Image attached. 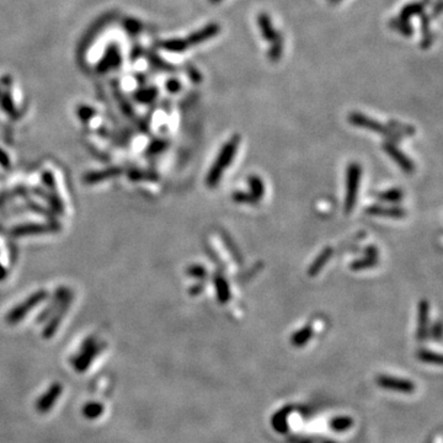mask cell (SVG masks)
Instances as JSON below:
<instances>
[{
  "instance_id": "6da1fadb",
  "label": "cell",
  "mask_w": 443,
  "mask_h": 443,
  "mask_svg": "<svg viewBox=\"0 0 443 443\" xmlns=\"http://www.w3.org/2000/svg\"><path fill=\"white\" fill-rule=\"evenodd\" d=\"M239 144H240V135H234L228 142L224 143L219 154H218L217 159H215L214 164L212 165L207 177H206V185L210 189H214L220 182L224 170L231 165L236 152H238Z\"/></svg>"
},
{
  "instance_id": "7a4b0ae2",
  "label": "cell",
  "mask_w": 443,
  "mask_h": 443,
  "mask_svg": "<svg viewBox=\"0 0 443 443\" xmlns=\"http://www.w3.org/2000/svg\"><path fill=\"white\" fill-rule=\"evenodd\" d=\"M361 176H362V168L360 164L351 163L346 171V194L344 201V212L346 214L355 210L358 191H360Z\"/></svg>"
},
{
  "instance_id": "3957f363",
  "label": "cell",
  "mask_w": 443,
  "mask_h": 443,
  "mask_svg": "<svg viewBox=\"0 0 443 443\" xmlns=\"http://www.w3.org/2000/svg\"><path fill=\"white\" fill-rule=\"evenodd\" d=\"M348 122H350L352 126H356V127L363 128V130H368L371 131V132L378 133V135H383L389 137L390 139L394 140H400L402 135L399 133H397L394 130H391L389 126L383 125L377 119L371 118L367 115H363L361 112H351L348 115Z\"/></svg>"
},
{
  "instance_id": "277c9868",
  "label": "cell",
  "mask_w": 443,
  "mask_h": 443,
  "mask_svg": "<svg viewBox=\"0 0 443 443\" xmlns=\"http://www.w3.org/2000/svg\"><path fill=\"white\" fill-rule=\"evenodd\" d=\"M382 148H383V151L393 159L395 163L399 165V168L402 169L404 173L406 174H412L415 171V164L404 152H402L397 145L394 144L393 142H384L382 144Z\"/></svg>"
},
{
  "instance_id": "5b68a950",
  "label": "cell",
  "mask_w": 443,
  "mask_h": 443,
  "mask_svg": "<svg viewBox=\"0 0 443 443\" xmlns=\"http://www.w3.org/2000/svg\"><path fill=\"white\" fill-rule=\"evenodd\" d=\"M377 384L381 388L388 389V390L400 391V393H412L416 389L415 383H412L409 379L397 378V377L390 376H378L377 377Z\"/></svg>"
},
{
  "instance_id": "8992f818",
  "label": "cell",
  "mask_w": 443,
  "mask_h": 443,
  "mask_svg": "<svg viewBox=\"0 0 443 443\" xmlns=\"http://www.w3.org/2000/svg\"><path fill=\"white\" fill-rule=\"evenodd\" d=\"M63 391V386L60 385V383H55L46 393L42 395L41 398H39V400L36 402V410L39 414H46L47 411L52 409L55 406L56 402L60 398Z\"/></svg>"
},
{
  "instance_id": "52a82bcc",
  "label": "cell",
  "mask_w": 443,
  "mask_h": 443,
  "mask_svg": "<svg viewBox=\"0 0 443 443\" xmlns=\"http://www.w3.org/2000/svg\"><path fill=\"white\" fill-rule=\"evenodd\" d=\"M417 340L425 341L430 336V327H428V319H430V304L426 299H423L419 303L417 309Z\"/></svg>"
},
{
  "instance_id": "ba28073f",
  "label": "cell",
  "mask_w": 443,
  "mask_h": 443,
  "mask_svg": "<svg viewBox=\"0 0 443 443\" xmlns=\"http://www.w3.org/2000/svg\"><path fill=\"white\" fill-rule=\"evenodd\" d=\"M220 32V26L218 23L215 22H211L206 26H203L202 29L198 30V31H194L190 35L187 39H185L186 41L187 46H197V44H201L203 42L208 41V39H213L214 36H217L218 34Z\"/></svg>"
},
{
  "instance_id": "9c48e42d",
  "label": "cell",
  "mask_w": 443,
  "mask_h": 443,
  "mask_svg": "<svg viewBox=\"0 0 443 443\" xmlns=\"http://www.w3.org/2000/svg\"><path fill=\"white\" fill-rule=\"evenodd\" d=\"M368 215H376V217H385L391 219H403L406 215V211L397 206H381L371 205L368 206L365 211Z\"/></svg>"
},
{
  "instance_id": "30bf717a",
  "label": "cell",
  "mask_w": 443,
  "mask_h": 443,
  "mask_svg": "<svg viewBox=\"0 0 443 443\" xmlns=\"http://www.w3.org/2000/svg\"><path fill=\"white\" fill-rule=\"evenodd\" d=\"M334 255V249H332L331 246H327L322 251L319 252L318 256L313 260V262L310 264V266L308 267V276L310 277H315L318 276L319 273L322 272V270L324 269L325 265L330 261V259Z\"/></svg>"
},
{
  "instance_id": "8fae6325",
  "label": "cell",
  "mask_w": 443,
  "mask_h": 443,
  "mask_svg": "<svg viewBox=\"0 0 443 443\" xmlns=\"http://www.w3.org/2000/svg\"><path fill=\"white\" fill-rule=\"evenodd\" d=\"M213 285H214L217 299L220 304H227L231 299V292L227 278L220 273H215L213 277Z\"/></svg>"
},
{
  "instance_id": "7c38bea8",
  "label": "cell",
  "mask_w": 443,
  "mask_h": 443,
  "mask_svg": "<svg viewBox=\"0 0 443 443\" xmlns=\"http://www.w3.org/2000/svg\"><path fill=\"white\" fill-rule=\"evenodd\" d=\"M257 23H259L260 31H261V35L262 37H264L265 41L271 42L276 36H277L278 32L273 29L272 21L270 19L269 14L266 13L259 14V16H257Z\"/></svg>"
},
{
  "instance_id": "4fadbf2b",
  "label": "cell",
  "mask_w": 443,
  "mask_h": 443,
  "mask_svg": "<svg viewBox=\"0 0 443 443\" xmlns=\"http://www.w3.org/2000/svg\"><path fill=\"white\" fill-rule=\"evenodd\" d=\"M314 330L310 325H306L302 329H299L298 331H295L294 334L290 336V344L294 347H303L304 345L313 337Z\"/></svg>"
},
{
  "instance_id": "5bb4252c",
  "label": "cell",
  "mask_w": 443,
  "mask_h": 443,
  "mask_svg": "<svg viewBox=\"0 0 443 443\" xmlns=\"http://www.w3.org/2000/svg\"><path fill=\"white\" fill-rule=\"evenodd\" d=\"M423 13H425V5H424V3H410L402 9L398 19L403 21H410V19L412 16L421 15Z\"/></svg>"
},
{
  "instance_id": "9a60e30c",
  "label": "cell",
  "mask_w": 443,
  "mask_h": 443,
  "mask_svg": "<svg viewBox=\"0 0 443 443\" xmlns=\"http://www.w3.org/2000/svg\"><path fill=\"white\" fill-rule=\"evenodd\" d=\"M421 22V32H423V41H421V47L423 48H428L433 41V35L430 31V18L426 15V13H423L420 15Z\"/></svg>"
},
{
  "instance_id": "2e32d148",
  "label": "cell",
  "mask_w": 443,
  "mask_h": 443,
  "mask_svg": "<svg viewBox=\"0 0 443 443\" xmlns=\"http://www.w3.org/2000/svg\"><path fill=\"white\" fill-rule=\"evenodd\" d=\"M283 53V39L281 34L278 32L277 36L271 41V46L269 49V58L271 62H278L280 58L282 57Z\"/></svg>"
},
{
  "instance_id": "e0dca14e",
  "label": "cell",
  "mask_w": 443,
  "mask_h": 443,
  "mask_svg": "<svg viewBox=\"0 0 443 443\" xmlns=\"http://www.w3.org/2000/svg\"><path fill=\"white\" fill-rule=\"evenodd\" d=\"M248 184L250 187V193L256 197L259 201L261 200L265 194V185L261 177L259 175H250L248 179Z\"/></svg>"
},
{
  "instance_id": "ac0fdd59",
  "label": "cell",
  "mask_w": 443,
  "mask_h": 443,
  "mask_svg": "<svg viewBox=\"0 0 443 443\" xmlns=\"http://www.w3.org/2000/svg\"><path fill=\"white\" fill-rule=\"evenodd\" d=\"M377 197H378L379 201H383V202L398 203L403 200V197H404V192H403L400 189L394 187V189H389V190H385V191H383V192H379L378 196Z\"/></svg>"
},
{
  "instance_id": "d6986e66",
  "label": "cell",
  "mask_w": 443,
  "mask_h": 443,
  "mask_svg": "<svg viewBox=\"0 0 443 443\" xmlns=\"http://www.w3.org/2000/svg\"><path fill=\"white\" fill-rule=\"evenodd\" d=\"M379 259H376V257H371V256H363L361 259L355 260L350 264V269L352 271H363V270H368V269H373V267L377 266L378 264Z\"/></svg>"
},
{
  "instance_id": "ffe728a7",
  "label": "cell",
  "mask_w": 443,
  "mask_h": 443,
  "mask_svg": "<svg viewBox=\"0 0 443 443\" xmlns=\"http://www.w3.org/2000/svg\"><path fill=\"white\" fill-rule=\"evenodd\" d=\"M416 357L419 358L421 362L430 363V365L436 366L442 365V357H441L440 353L433 352V351L431 350H426V348H421V350L417 351Z\"/></svg>"
},
{
  "instance_id": "44dd1931",
  "label": "cell",
  "mask_w": 443,
  "mask_h": 443,
  "mask_svg": "<svg viewBox=\"0 0 443 443\" xmlns=\"http://www.w3.org/2000/svg\"><path fill=\"white\" fill-rule=\"evenodd\" d=\"M353 420L350 416H339L330 421V428L337 432H344L352 427Z\"/></svg>"
},
{
  "instance_id": "7402d4cb",
  "label": "cell",
  "mask_w": 443,
  "mask_h": 443,
  "mask_svg": "<svg viewBox=\"0 0 443 443\" xmlns=\"http://www.w3.org/2000/svg\"><path fill=\"white\" fill-rule=\"evenodd\" d=\"M102 412H104V405L100 404V403L91 402L88 403V404L83 407V415L86 419H89V420L97 419V417L101 416Z\"/></svg>"
},
{
  "instance_id": "603a6c76",
  "label": "cell",
  "mask_w": 443,
  "mask_h": 443,
  "mask_svg": "<svg viewBox=\"0 0 443 443\" xmlns=\"http://www.w3.org/2000/svg\"><path fill=\"white\" fill-rule=\"evenodd\" d=\"M163 48L165 51H169V52H175V53H180V52H185L189 46H187L186 41L185 39H169V41L164 42L163 43Z\"/></svg>"
},
{
  "instance_id": "cb8c5ba5",
  "label": "cell",
  "mask_w": 443,
  "mask_h": 443,
  "mask_svg": "<svg viewBox=\"0 0 443 443\" xmlns=\"http://www.w3.org/2000/svg\"><path fill=\"white\" fill-rule=\"evenodd\" d=\"M231 200L236 203H241V205H256V203L260 202L256 197L252 196L250 192L245 191L233 192V194H231Z\"/></svg>"
},
{
  "instance_id": "d4e9b609",
  "label": "cell",
  "mask_w": 443,
  "mask_h": 443,
  "mask_svg": "<svg viewBox=\"0 0 443 443\" xmlns=\"http://www.w3.org/2000/svg\"><path fill=\"white\" fill-rule=\"evenodd\" d=\"M390 27L398 30L400 34L404 35V36H406V37H410L412 34H414V30H412V26L410 25L409 21H403V20H399V19H395V20H394V19H391Z\"/></svg>"
},
{
  "instance_id": "484cf974",
  "label": "cell",
  "mask_w": 443,
  "mask_h": 443,
  "mask_svg": "<svg viewBox=\"0 0 443 443\" xmlns=\"http://www.w3.org/2000/svg\"><path fill=\"white\" fill-rule=\"evenodd\" d=\"M389 127L391 130H394L397 133H399L400 135H415V128L411 127V126H406L403 125V123H399L397 121H390L389 122Z\"/></svg>"
},
{
  "instance_id": "4316f807",
  "label": "cell",
  "mask_w": 443,
  "mask_h": 443,
  "mask_svg": "<svg viewBox=\"0 0 443 443\" xmlns=\"http://www.w3.org/2000/svg\"><path fill=\"white\" fill-rule=\"evenodd\" d=\"M187 273H189L191 277L197 278V280H205L208 276V271L202 266V265H192V266L189 267V270H187Z\"/></svg>"
},
{
  "instance_id": "83f0119b",
  "label": "cell",
  "mask_w": 443,
  "mask_h": 443,
  "mask_svg": "<svg viewBox=\"0 0 443 443\" xmlns=\"http://www.w3.org/2000/svg\"><path fill=\"white\" fill-rule=\"evenodd\" d=\"M223 240H224V243H226V245L228 246L229 251L231 252V255H233L234 259L238 260L239 262H241V255H240V252H239V250L236 249V246H234V243H233V241H231V239L229 238V235H226V234H224V235H223Z\"/></svg>"
},
{
  "instance_id": "f1b7e54d",
  "label": "cell",
  "mask_w": 443,
  "mask_h": 443,
  "mask_svg": "<svg viewBox=\"0 0 443 443\" xmlns=\"http://www.w3.org/2000/svg\"><path fill=\"white\" fill-rule=\"evenodd\" d=\"M431 336L435 340H437V341H441V339H442V324H441V320H437L433 324V327H431Z\"/></svg>"
},
{
  "instance_id": "f546056e",
  "label": "cell",
  "mask_w": 443,
  "mask_h": 443,
  "mask_svg": "<svg viewBox=\"0 0 443 443\" xmlns=\"http://www.w3.org/2000/svg\"><path fill=\"white\" fill-rule=\"evenodd\" d=\"M189 74H190V77H191V80L193 81V83L198 84V83H201V81H202V76H201L200 72H198V70H197L196 68H193V67L190 68Z\"/></svg>"
},
{
  "instance_id": "4dcf8cb0",
  "label": "cell",
  "mask_w": 443,
  "mask_h": 443,
  "mask_svg": "<svg viewBox=\"0 0 443 443\" xmlns=\"http://www.w3.org/2000/svg\"><path fill=\"white\" fill-rule=\"evenodd\" d=\"M365 254L367 255V256H371V257H376V259H379V251H378V249H377L376 246L374 245H368L367 248H366L365 249Z\"/></svg>"
},
{
  "instance_id": "1f68e13d",
  "label": "cell",
  "mask_w": 443,
  "mask_h": 443,
  "mask_svg": "<svg viewBox=\"0 0 443 443\" xmlns=\"http://www.w3.org/2000/svg\"><path fill=\"white\" fill-rule=\"evenodd\" d=\"M166 88H168L171 93H177V91L180 90V88H181V84L177 80H170L166 84Z\"/></svg>"
},
{
  "instance_id": "d6a6232c",
  "label": "cell",
  "mask_w": 443,
  "mask_h": 443,
  "mask_svg": "<svg viewBox=\"0 0 443 443\" xmlns=\"http://www.w3.org/2000/svg\"><path fill=\"white\" fill-rule=\"evenodd\" d=\"M203 290V283H200V285H196L194 286V289L193 290H191L192 293H194V294H198V293H201Z\"/></svg>"
},
{
  "instance_id": "836d02e7",
  "label": "cell",
  "mask_w": 443,
  "mask_h": 443,
  "mask_svg": "<svg viewBox=\"0 0 443 443\" xmlns=\"http://www.w3.org/2000/svg\"><path fill=\"white\" fill-rule=\"evenodd\" d=\"M211 3L212 4H218V3H220V1H222V0H210Z\"/></svg>"
},
{
  "instance_id": "e575fe53",
  "label": "cell",
  "mask_w": 443,
  "mask_h": 443,
  "mask_svg": "<svg viewBox=\"0 0 443 443\" xmlns=\"http://www.w3.org/2000/svg\"><path fill=\"white\" fill-rule=\"evenodd\" d=\"M340 1H341V0H330V3L331 4H337L340 3Z\"/></svg>"
}]
</instances>
